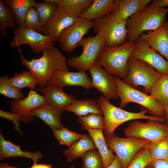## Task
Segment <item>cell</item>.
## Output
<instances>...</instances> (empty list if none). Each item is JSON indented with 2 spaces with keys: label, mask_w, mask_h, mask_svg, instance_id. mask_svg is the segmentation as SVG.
I'll return each mask as SVG.
<instances>
[{
  "label": "cell",
  "mask_w": 168,
  "mask_h": 168,
  "mask_svg": "<svg viewBox=\"0 0 168 168\" xmlns=\"http://www.w3.org/2000/svg\"><path fill=\"white\" fill-rule=\"evenodd\" d=\"M21 63L25 66L37 78L38 85L43 87L48 84L53 74L61 69L69 70L65 57L57 47L53 46L41 51L39 58H32L30 61L23 56L21 50Z\"/></svg>",
  "instance_id": "6da1fadb"
},
{
  "label": "cell",
  "mask_w": 168,
  "mask_h": 168,
  "mask_svg": "<svg viewBox=\"0 0 168 168\" xmlns=\"http://www.w3.org/2000/svg\"><path fill=\"white\" fill-rule=\"evenodd\" d=\"M168 8L151 5L135 13L127 21L128 40L135 41L145 31L155 30L166 21Z\"/></svg>",
  "instance_id": "7a4b0ae2"
},
{
  "label": "cell",
  "mask_w": 168,
  "mask_h": 168,
  "mask_svg": "<svg viewBox=\"0 0 168 168\" xmlns=\"http://www.w3.org/2000/svg\"><path fill=\"white\" fill-rule=\"evenodd\" d=\"M97 102L101 109L105 121V135L114 133L116 129L120 125L127 121L137 119L154 120L166 122L165 117H157L146 115L148 112L147 109L138 113L132 112L123 110L110 103L104 96H99Z\"/></svg>",
  "instance_id": "3957f363"
},
{
  "label": "cell",
  "mask_w": 168,
  "mask_h": 168,
  "mask_svg": "<svg viewBox=\"0 0 168 168\" xmlns=\"http://www.w3.org/2000/svg\"><path fill=\"white\" fill-rule=\"evenodd\" d=\"M135 44V41L128 40L119 46L105 47L97 63L111 75L124 79L128 74V62Z\"/></svg>",
  "instance_id": "277c9868"
},
{
  "label": "cell",
  "mask_w": 168,
  "mask_h": 168,
  "mask_svg": "<svg viewBox=\"0 0 168 168\" xmlns=\"http://www.w3.org/2000/svg\"><path fill=\"white\" fill-rule=\"evenodd\" d=\"M127 21L111 13L93 21L92 28L96 34L103 37L106 47L120 46L128 41Z\"/></svg>",
  "instance_id": "5b68a950"
},
{
  "label": "cell",
  "mask_w": 168,
  "mask_h": 168,
  "mask_svg": "<svg viewBox=\"0 0 168 168\" xmlns=\"http://www.w3.org/2000/svg\"><path fill=\"white\" fill-rule=\"evenodd\" d=\"M113 79L120 99V108L125 107L129 103L134 102L145 107L152 116L165 117L164 106L150 96L128 86L116 76L113 75Z\"/></svg>",
  "instance_id": "8992f818"
},
{
  "label": "cell",
  "mask_w": 168,
  "mask_h": 168,
  "mask_svg": "<svg viewBox=\"0 0 168 168\" xmlns=\"http://www.w3.org/2000/svg\"><path fill=\"white\" fill-rule=\"evenodd\" d=\"M81 46L83 49L80 55L69 58L67 63L72 68L79 71L89 70L98 60L106 47L105 42L102 36L96 34L94 36L83 37L78 44Z\"/></svg>",
  "instance_id": "52a82bcc"
},
{
  "label": "cell",
  "mask_w": 168,
  "mask_h": 168,
  "mask_svg": "<svg viewBox=\"0 0 168 168\" xmlns=\"http://www.w3.org/2000/svg\"><path fill=\"white\" fill-rule=\"evenodd\" d=\"M104 137L108 147L116 154L121 168H128L138 152L151 142L134 137L121 138L114 133Z\"/></svg>",
  "instance_id": "ba28073f"
},
{
  "label": "cell",
  "mask_w": 168,
  "mask_h": 168,
  "mask_svg": "<svg viewBox=\"0 0 168 168\" xmlns=\"http://www.w3.org/2000/svg\"><path fill=\"white\" fill-rule=\"evenodd\" d=\"M128 72L127 77L122 80L128 86L136 89L143 86L149 92L162 74L152 67L140 60L130 58L128 62Z\"/></svg>",
  "instance_id": "9c48e42d"
},
{
  "label": "cell",
  "mask_w": 168,
  "mask_h": 168,
  "mask_svg": "<svg viewBox=\"0 0 168 168\" xmlns=\"http://www.w3.org/2000/svg\"><path fill=\"white\" fill-rule=\"evenodd\" d=\"M164 122L148 120L146 123L135 121L129 123L124 130L127 137H134L150 140L158 141L168 137V126Z\"/></svg>",
  "instance_id": "30bf717a"
},
{
  "label": "cell",
  "mask_w": 168,
  "mask_h": 168,
  "mask_svg": "<svg viewBox=\"0 0 168 168\" xmlns=\"http://www.w3.org/2000/svg\"><path fill=\"white\" fill-rule=\"evenodd\" d=\"M13 33L15 36L9 44L11 47H19L22 45L28 44L36 54L54 46L55 43L52 38L29 29L16 27L14 29Z\"/></svg>",
  "instance_id": "8fae6325"
},
{
  "label": "cell",
  "mask_w": 168,
  "mask_h": 168,
  "mask_svg": "<svg viewBox=\"0 0 168 168\" xmlns=\"http://www.w3.org/2000/svg\"><path fill=\"white\" fill-rule=\"evenodd\" d=\"M92 25L93 21L79 17L60 35L58 41L62 50L68 53L73 50Z\"/></svg>",
  "instance_id": "7c38bea8"
},
{
  "label": "cell",
  "mask_w": 168,
  "mask_h": 168,
  "mask_svg": "<svg viewBox=\"0 0 168 168\" xmlns=\"http://www.w3.org/2000/svg\"><path fill=\"white\" fill-rule=\"evenodd\" d=\"M135 43L134 48L130 58L142 61L162 75H168V61L145 42L138 38Z\"/></svg>",
  "instance_id": "4fadbf2b"
},
{
  "label": "cell",
  "mask_w": 168,
  "mask_h": 168,
  "mask_svg": "<svg viewBox=\"0 0 168 168\" xmlns=\"http://www.w3.org/2000/svg\"><path fill=\"white\" fill-rule=\"evenodd\" d=\"M97 63L88 70L91 77L92 87L97 89L109 100L119 97L113 75Z\"/></svg>",
  "instance_id": "5bb4252c"
},
{
  "label": "cell",
  "mask_w": 168,
  "mask_h": 168,
  "mask_svg": "<svg viewBox=\"0 0 168 168\" xmlns=\"http://www.w3.org/2000/svg\"><path fill=\"white\" fill-rule=\"evenodd\" d=\"M46 102L44 96L39 94L35 90H29V93L26 97L18 100H11L10 107L13 113L20 115L21 121L28 122L34 119V116L32 113L33 110Z\"/></svg>",
  "instance_id": "9a60e30c"
},
{
  "label": "cell",
  "mask_w": 168,
  "mask_h": 168,
  "mask_svg": "<svg viewBox=\"0 0 168 168\" xmlns=\"http://www.w3.org/2000/svg\"><path fill=\"white\" fill-rule=\"evenodd\" d=\"M48 84L63 88L66 86H79L87 90L92 87L91 80L85 71L76 72L65 69L55 71L51 76Z\"/></svg>",
  "instance_id": "2e32d148"
},
{
  "label": "cell",
  "mask_w": 168,
  "mask_h": 168,
  "mask_svg": "<svg viewBox=\"0 0 168 168\" xmlns=\"http://www.w3.org/2000/svg\"><path fill=\"white\" fill-rule=\"evenodd\" d=\"M79 18L68 13L58 6L55 14L44 26L43 34L52 38L55 42L58 41L63 31Z\"/></svg>",
  "instance_id": "e0dca14e"
},
{
  "label": "cell",
  "mask_w": 168,
  "mask_h": 168,
  "mask_svg": "<svg viewBox=\"0 0 168 168\" xmlns=\"http://www.w3.org/2000/svg\"><path fill=\"white\" fill-rule=\"evenodd\" d=\"M138 39L163 55L168 61V22L166 21L157 29L142 33Z\"/></svg>",
  "instance_id": "ac0fdd59"
},
{
  "label": "cell",
  "mask_w": 168,
  "mask_h": 168,
  "mask_svg": "<svg viewBox=\"0 0 168 168\" xmlns=\"http://www.w3.org/2000/svg\"><path fill=\"white\" fill-rule=\"evenodd\" d=\"M36 90L43 94L47 102L62 109L76 100L73 96L66 94L63 88L54 85L48 84Z\"/></svg>",
  "instance_id": "d6986e66"
},
{
  "label": "cell",
  "mask_w": 168,
  "mask_h": 168,
  "mask_svg": "<svg viewBox=\"0 0 168 168\" xmlns=\"http://www.w3.org/2000/svg\"><path fill=\"white\" fill-rule=\"evenodd\" d=\"M64 111L60 108L47 102L33 110L32 114L43 120L52 130L60 129L63 127L61 118Z\"/></svg>",
  "instance_id": "ffe728a7"
},
{
  "label": "cell",
  "mask_w": 168,
  "mask_h": 168,
  "mask_svg": "<svg viewBox=\"0 0 168 168\" xmlns=\"http://www.w3.org/2000/svg\"><path fill=\"white\" fill-rule=\"evenodd\" d=\"M151 0H115L112 13L127 21L130 17L144 9Z\"/></svg>",
  "instance_id": "44dd1931"
},
{
  "label": "cell",
  "mask_w": 168,
  "mask_h": 168,
  "mask_svg": "<svg viewBox=\"0 0 168 168\" xmlns=\"http://www.w3.org/2000/svg\"><path fill=\"white\" fill-rule=\"evenodd\" d=\"M43 154L39 151L31 152L24 151L20 147L15 145L12 142L5 140L0 133V161L12 157H22L31 159L34 162H37L43 157Z\"/></svg>",
  "instance_id": "7402d4cb"
},
{
  "label": "cell",
  "mask_w": 168,
  "mask_h": 168,
  "mask_svg": "<svg viewBox=\"0 0 168 168\" xmlns=\"http://www.w3.org/2000/svg\"><path fill=\"white\" fill-rule=\"evenodd\" d=\"M86 130L101 156L103 168H107L114 161L116 156L113 154L112 150L108 148L103 135V130L90 129Z\"/></svg>",
  "instance_id": "603a6c76"
},
{
  "label": "cell",
  "mask_w": 168,
  "mask_h": 168,
  "mask_svg": "<svg viewBox=\"0 0 168 168\" xmlns=\"http://www.w3.org/2000/svg\"><path fill=\"white\" fill-rule=\"evenodd\" d=\"M114 0H93L88 9L79 17L93 21L112 13Z\"/></svg>",
  "instance_id": "cb8c5ba5"
},
{
  "label": "cell",
  "mask_w": 168,
  "mask_h": 168,
  "mask_svg": "<svg viewBox=\"0 0 168 168\" xmlns=\"http://www.w3.org/2000/svg\"><path fill=\"white\" fill-rule=\"evenodd\" d=\"M63 110L71 112L78 117L94 113L102 115L103 112L97 100L94 99L75 100L71 104L62 109Z\"/></svg>",
  "instance_id": "d4e9b609"
},
{
  "label": "cell",
  "mask_w": 168,
  "mask_h": 168,
  "mask_svg": "<svg viewBox=\"0 0 168 168\" xmlns=\"http://www.w3.org/2000/svg\"><path fill=\"white\" fill-rule=\"evenodd\" d=\"M93 141L90 135L85 134L78 141L63 151L67 162H71L75 159L82 157L88 151L96 148Z\"/></svg>",
  "instance_id": "484cf974"
},
{
  "label": "cell",
  "mask_w": 168,
  "mask_h": 168,
  "mask_svg": "<svg viewBox=\"0 0 168 168\" xmlns=\"http://www.w3.org/2000/svg\"><path fill=\"white\" fill-rule=\"evenodd\" d=\"M5 4L12 11L17 27L25 28V20L29 9L34 7L36 2L35 0H5Z\"/></svg>",
  "instance_id": "4316f807"
},
{
  "label": "cell",
  "mask_w": 168,
  "mask_h": 168,
  "mask_svg": "<svg viewBox=\"0 0 168 168\" xmlns=\"http://www.w3.org/2000/svg\"><path fill=\"white\" fill-rule=\"evenodd\" d=\"M68 13L78 17L91 5L93 0H51Z\"/></svg>",
  "instance_id": "83f0119b"
},
{
  "label": "cell",
  "mask_w": 168,
  "mask_h": 168,
  "mask_svg": "<svg viewBox=\"0 0 168 168\" xmlns=\"http://www.w3.org/2000/svg\"><path fill=\"white\" fill-rule=\"evenodd\" d=\"M149 93L150 96L161 105H168V75H162Z\"/></svg>",
  "instance_id": "f1b7e54d"
},
{
  "label": "cell",
  "mask_w": 168,
  "mask_h": 168,
  "mask_svg": "<svg viewBox=\"0 0 168 168\" xmlns=\"http://www.w3.org/2000/svg\"><path fill=\"white\" fill-rule=\"evenodd\" d=\"M10 81L13 86L20 90L27 87L30 90H35L38 85L37 78L30 71L15 73Z\"/></svg>",
  "instance_id": "f546056e"
},
{
  "label": "cell",
  "mask_w": 168,
  "mask_h": 168,
  "mask_svg": "<svg viewBox=\"0 0 168 168\" xmlns=\"http://www.w3.org/2000/svg\"><path fill=\"white\" fill-rule=\"evenodd\" d=\"M16 23L13 13L10 8L0 0V30L3 35L7 34L8 29L15 28Z\"/></svg>",
  "instance_id": "4dcf8cb0"
},
{
  "label": "cell",
  "mask_w": 168,
  "mask_h": 168,
  "mask_svg": "<svg viewBox=\"0 0 168 168\" xmlns=\"http://www.w3.org/2000/svg\"><path fill=\"white\" fill-rule=\"evenodd\" d=\"M58 5L51 0L36 3L34 8L37 11L40 20L44 26L52 18L57 10Z\"/></svg>",
  "instance_id": "1f68e13d"
},
{
  "label": "cell",
  "mask_w": 168,
  "mask_h": 168,
  "mask_svg": "<svg viewBox=\"0 0 168 168\" xmlns=\"http://www.w3.org/2000/svg\"><path fill=\"white\" fill-rule=\"evenodd\" d=\"M78 122L81 124L83 129L105 130V128L104 117L102 115L91 113L79 117Z\"/></svg>",
  "instance_id": "d6a6232c"
},
{
  "label": "cell",
  "mask_w": 168,
  "mask_h": 168,
  "mask_svg": "<svg viewBox=\"0 0 168 168\" xmlns=\"http://www.w3.org/2000/svg\"><path fill=\"white\" fill-rule=\"evenodd\" d=\"M53 134L60 145L70 147L83 137L85 134L73 132L63 126L60 129L53 130Z\"/></svg>",
  "instance_id": "836d02e7"
},
{
  "label": "cell",
  "mask_w": 168,
  "mask_h": 168,
  "mask_svg": "<svg viewBox=\"0 0 168 168\" xmlns=\"http://www.w3.org/2000/svg\"><path fill=\"white\" fill-rule=\"evenodd\" d=\"M149 151L153 160L168 159V137L157 141L151 142Z\"/></svg>",
  "instance_id": "e575fe53"
},
{
  "label": "cell",
  "mask_w": 168,
  "mask_h": 168,
  "mask_svg": "<svg viewBox=\"0 0 168 168\" xmlns=\"http://www.w3.org/2000/svg\"><path fill=\"white\" fill-rule=\"evenodd\" d=\"M0 93L6 97L16 100L23 99L25 96L20 90L12 85L7 75L0 77Z\"/></svg>",
  "instance_id": "d590c367"
},
{
  "label": "cell",
  "mask_w": 168,
  "mask_h": 168,
  "mask_svg": "<svg viewBox=\"0 0 168 168\" xmlns=\"http://www.w3.org/2000/svg\"><path fill=\"white\" fill-rule=\"evenodd\" d=\"M44 28L39 15L34 7L30 8L25 18V28L42 32Z\"/></svg>",
  "instance_id": "8d00e7d4"
},
{
  "label": "cell",
  "mask_w": 168,
  "mask_h": 168,
  "mask_svg": "<svg viewBox=\"0 0 168 168\" xmlns=\"http://www.w3.org/2000/svg\"><path fill=\"white\" fill-rule=\"evenodd\" d=\"M150 142L138 152L128 168H145L153 160L149 151Z\"/></svg>",
  "instance_id": "74e56055"
},
{
  "label": "cell",
  "mask_w": 168,
  "mask_h": 168,
  "mask_svg": "<svg viewBox=\"0 0 168 168\" xmlns=\"http://www.w3.org/2000/svg\"><path fill=\"white\" fill-rule=\"evenodd\" d=\"M82 158V168H103L101 157L96 148L88 151Z\"/></svg>",
  "instance_id": "f35d334b"
},
{
  "label": "cell",
  "mask_w": 168,
  "mask_h": 168,
  "mask_svg": "<svg viewBox=\"0 0 168 168\" xmlns=\"http://www.w3.org/2000/svg\"><path fill=\"white\" fill-rule=\"evenodd\" d=\"M0 117L12 121L15 125L14 128L16 131L19 132L20 134H23L20 128L19 121L20 120V116L18 114L11 113L0 110Z\"/></svg>",
  "instance_id": "ab89813d"
},
{
  "label": "cell",
  "mask_w": 168,
  "mask_h": 168,
  "mask_svg": "<svg viewBox=\"0 0 168 168\" xmlns=\"http://www.w3.org/2000/svg\"><path fill=\"white\" fill-rule=\"evenodd\" d=\"M147 168H168V159L152 160L146 166Z\"/></svg>",
  "instance_id": "60d3db41"
},
{
  "label": "cell",
  "mask_w": 168,
  "mask_h": 168,
  "mask_svg": "<svg viewBox=\"0 0 168 168\" xmlns=\"http://www.w3.org/2000/svg\"><path fill=\"white\" fill-rule=\"evenodd\" d=\"M151 2V5L154 7H164L168 6V0H154Z\"/></svg>",
  "instance_id": "b9f144b4"
},
{
  "label": "cell",
  "mask_w": 168,
  "mask_h": 168,
  "mask_svg": "<svg viewBox=\"0 0 168 168\" xmlns=\"http://www.w3.org/2000/svg\"><path fill=\"white\" fill-rule=\"evenodd\" d=\"M30 168H53L51 165L46 164H37V162H34Z\"/></svg>",
  "instance_id": "7bdbcfd3"
},
{
  "label": "cell",
  "mask_w": 168,
  "mask_h": 168,
  "mask_svg": "<svg viewBox=\"0 0 168 168\" xmlns=\"http://www.w3.org/2000/svg\"><path fill=\"white\" fill-rule=\"evenodd\" d=\"M107 168H121L119 162L116 156L114 161Z\"/></svg>",
  "instance_id": "ee69618b"
},
{
  "label": "cell",
  "mask_w": 168,
  "mask_h": 168,
  "mask_svg": "<svg viewBox=\"0 0 168 168\" xmlns=\"http://www.w3.org/2000/svg\"><path fill=\"white\" fill-rule=\"evenodd\" d=\"M0 168H16V167L10 166L7 163H0Z\"/></svg>",
  "instance_id": "f6af8a7d"
},
{
  "label": "cell",
  "mask_w": 168,
  "mask_h": 168,
  "mask_svg": "<svg viewBox=\"0 0 168 168\" xmlns=\"http://www.w3.org/2000/svg\"><path fill=\"white\" fill-rule=\"evenodd\" d=\"M165 109V117L167 121H168V105L164 106Z\"/></svg>",
  "instance_id": "bcb514c9"
},
{
  "label": "cell",
  "mask_w": 168,
  "mask_h": 168,
  "mask_svg": "<svg viewBox=\"0 0 168 168\" xmlns=\"http://www.w3.org/2000/svg\"><path fill=\"white\" fill-rule=\"evenodd\" d=\"M166 123L167 124V125L168 126V121H167L166 122Z\"/></svg>",
  "instance_id": "7dc6e473"
},
{
  "label": "cell",
  "mask_w": 168,
  "mask_h": 168,
  "mask_svg": "<svg viewBox=\"0 0 168 168\" xmlns=\"http://www.w3.org/2000/svg\"><path fill=\"white\" fill-rule=\"evenodd\" d=\"M70 168H74L73 166H71Z\"/></svg>",
  "instance_id": "c3c4849f"
},
{
  "label": "cell",
  "mask_w": 168,
  "mask_h": 168,
  "mask_svg": "<svg viewBox=\"0 0 168 168\" xmlns=\"http://www.w3.org/2000/svg\"><path fill=\"white\" fill-rule=\"evenodd\" d=\"M145 168H147L146 167Z\"/></svg>",
  "instance_id": "681fc988"
}]
</instances>
